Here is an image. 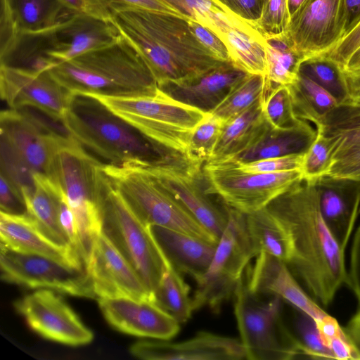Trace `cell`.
<instances>
[{
	"mask_svg": "<svg viewBox=\"0 0 360 360\" xmlns=\"http://www.w3.org/2000/svg\"><path fill=\"white\" fill-rule=\"evenodd\" d=\"M110 21L138 50L158 86L201 75L224 62L195 37L184 16L126 8L115 11Z\"/></svg>",
	"mask_w": 360,
	"mask_h": 360,
	"instance_id": "7a4b0ae2",
	"label": "cell"
},
{
	"mask_svg": "<svg viewBox=\"0 0 360 360\" xmlns=\"http://www.w3.org/2000/svg\"><path fill=\"white\" fill-rule=\"evenodd\" d=\"M299 72L306 75L332 94L339 102L347 98V91L342 69L323 55L304 59Z\"/></svg>",
	"mask_w": 360,
	"mask_h": 360,
	"instance_id": "ab89813d",
	"label": "cell"
},
{
	"mask_svg": "<svg viewBox=\"0 0 360 360\" xmlns=\"http://www.w3.org/2000/svg\"><path fill=\"white\" fill-rule=\"evenodd\" d=\"M0 267L1 279L11 283L96 299L86 268L72 267L47 257L15 251L1 243Z\"/></svg>",
	"mask_w": 360,
	"mask_h": 360,
	"instance_id": "4fadbf2b",
	"label": "cell"
},
{
	"mask_svg": "<svg viewBox=\"0 0 360 360\" xmlns=\"http://www.w3.org/2000/svg\"><path fill=\"white\" fill-rule=\"evenodd\" d=\"M343 328L360 358V302L357 311Z\"/></svg>",
	"mask_w": 360,
	"mask_h": 360,
	"instance_id": "91938a15",
	"label": "cell"
},
{
	"mask_svg": "<svg viewBox=\"0 0 360 360\" xmlns=\"http://www.w3.org/2000/svg\"><path fill=\"white\" fill-rule=\"evenodd\" d=\"M360 47V21L336 45L323 56L337 63L342 69L352 54Z\"/></svg>",
	"mask_w": 360,
	"mask_h": 360,
	"instance_id": "f907efd6",
	"label": "cell"
},
{
	"mask_svg": "<svg viewBox=\"0 0 360 360\" xmlns=\"http://www.w3.org/2000/svg\"><path fill=\"white\" fill-rule=\"evenodd\" d=\"M347 285L360 302V225L353 236Z\"/></svg>",
	"mask_w": 360,
	"mask_h": 360,
	"instance_id": "11a10c76",
	"label": "cell"
},
{
	"mask_svg": "<svg viewBox=\"0 0 360 360\" xmlns=\"http://www.w3.org/2000/svg\"><path fill=\"white\" fill-rule=\"evenodd\" d=\"M1 46L18 34L49 30L73 14L60 0H1Z\"/></svg>",
	"mask_w": 360,
	"mask_h": 360,
	"instance_id": "484cf974",
	"label": "cell"
},
{
	"mask_svg": "<svg viewBox=\"0 0 360 360\" xmlns=\"http://www.w3.org/2000/svg\"><path fill=\"white\" fill-rule=\"evenodd\" d=\"M359 21L360 0H343L342 37L347 35Z\"/></svg>",
	"mask_w": 360,
	"mask_h": 360,
	"instance_id": "6f0895ef",
	"label": "cell"
},
{
	"mask_svg": "<svg viewBox=\"0 0 360 360\" xmlns=\"http://www.w3.org/2000/svg\"><path fill=\"white\" fill-rule=\"evenodd\" d=\"M294 326L297 333L295 336L307 358L334 359L333 354L321 338L316 319L295 308Z\"/></svg>",
	"mask_w": 360,
	"mask_h": 360,
	"instance_id": "7bdbcfd3",
	"label": "cell"
},
{
	"mask_svg": "<svg viewBox=\"0 0 360 360\" xmlns=\"http://www.w3.org/2000/svg\"><path fill=\"white\" fill-rule=\"evenodd\" d=\"M190 290L181 274L170 264L152 292L151 300L179 323H185L194 311Z\"/></svg>",
	"mask_w": 360,
	"mask_h": 360,
	"instance_id": "8d00e7d4",
	"label": "cell"
},
{
	"mask_svg": "<svg viewBox=\"0 0 360 360\" xmlns=\"http://www.w3.org/2000/svg\"><path fill=\"white\" fill-rule=\"evenodd\" d=\"M290 20L288 0H264L255 27L264 38L279 35L285 33Z\"/></svg>",
	"mask_w": 360,
	"mask_h": 360,
	"instance_id": "bcb514c9",
	"label": "cell"
},
{
	"mask_svg": "<svg viewBox=\"0 0 360 360\" xmlns=\"http://www.w3.org/2000/svg\"><path fill=\"white\" fill-rule=\"evenodd\" d=\"M151 233L171 265L195 281L208 269L218 242L206 240L167 228L150 226Z\"/></svg>",
	"mask_w": 360,
	"mask_h": 360,
	"instance_id": "4316f807",
	"label": "cell"
},
{
	"mask_svg": "<svg viewBox=\"0 0 360 360\" xmlns=\"http://www.w3.org/2000/svg\"><path fill=\"white\" fill-rule=\"evenodd\" d=\"M58 214L59 221L63 232L67 236L73 249L82 258L81 243L75 217L68 202L66 197L62 191L59 200Z\"/></svg>",
	"mask_w": 360,
	"mask_h": 360,
	"instance_id": "f5cc1de1",
	"label": "cell"
},
{
	"mask_svg": "<svg viewBox=\"0 0 360 360\" xmlns=\"http://www.w3.org/2000/svg\"><path fill=\"white\" fill-rule=\"evenodd\" d=\"M0 236L1 243L13 250L47 257L72 267L86 268L74 249L51 240L27 213L0 212Z\"/></svg>",
	"mask_w": 360,
	"mask_h": 360,
	"instance_id": "d4e9b609",
	"label": "cell"
},
{
	"mask_svg": "<svg viewBox=\"0 0 360 360\" xmlns=\"http://www.w3.org/2000/svg\"><path fill=\"white\" fill-rule=\"evenodd\" d=\"M103 171L136 216L146 226H158L206 240L218 239L144 167L103 165Z\"/></svg>",
	"mask_w": 360,
	"mask_h": 360,
	"instance_id": "ba28073f",
	"label": "cell"
},
{
	"mask_svg": "<svg viewBox=\"0 0 360 360\" xmlns=\"http://www.w3.org/2000/svg\"><path fill=\"white\" fill-rule=\"evenodd\" d=\"M248 75L231 60H227L201 75L166 82L158 88L174 100L210 114Z\"/></svg>",
	"mask_w": 360,
	"mask_h": 360,
	"instance_id": "44dd1931",
	"label": "cell"
},
{
	"mask_svg": "<svg viewBox=\"0 0 360 360\" xmlns=\"http://www.w3.org/2000/svg\"><path fill=\"white\" fill-rule=\"evenodd\" d=\"M316 129L307 121L299 126L281 129L269 123L259 137L244 152L229 162H247L257 160L304 154L316 136Z\"/></svg>",
	"mask_w": 360,
	"mask_h": 360,
	"instance_id": "f1b7e54d",
	"label": "cell"
},
{
	"mask_svg": "<svg viewBox=\"0 0 360 360\" xmlns=\"http://www.w3.org/2000/svg\"><path fill=\"white\" fill-rule=\"evenodd\" d=\"M261 104L266 121L274 128L292 129L304 121L295 116L289 89L285 85L274 89Z\"/></svg>",
	"mask_w": 360,
	"mask_h": 360,
	"instance_id": "b9f144b4",
	"label": "cell"
},
{
	"mask_svg": "<svg viewBox=\"0 0 360 360\" xmlns=\"http://www.w3.org/2000/svg\"><path fill=\"white\" fill-rule=\"evenodd\" d=\"M342 70L347 91L345 101L360 105V70Z\"/></svg>",
	"mask_w": 360,
	"mask_h": 360,
	"instance_id": "680465c9",
	"label": "cell"
},
{
	"mask_svg": "<svg viewBox=\"0 0 360 360\" xmlns=\"http://www.w3.org/2000/svg\"><path fill=\"white\" fill-rule=\"evenodd\" d=\"M60 122L71 138L104 164H156L181 155L155 145L90 94L74 93Z\"/></svg>",
	"mask_w": 360,
	"mask_h": 360,
	"instance_id": "3957f363",
	"label": "cell"
},
{
	"mask_svg": "<svg viewBox=\"0 0 360 360\" xmlns=\"http://www.w3.org/2000/svg\"><path fill=\"white\" fill-rule=\"evenodd\" d=\"M15 310L45 339L69 346L90 343L94 333L65 300L52 290L39 289L16 300Z\"/></svg>",
	"mask_w": 360,
	"mask_h": 360,
	"instance_id": "9a60e30c",
	"label": "cell"
},
{
	"mask_svg": "<svg viewBox=\"0 0 360 360\" xmlns=\"http://www.w3.org/2000/svg\"><path fill=\"white\" fill-rule=\"evenodd\" d=\"M224 43L231 60L248 74L265 75L266 49L264 37L252 25L243 23L231 27Z\"/></svg>",
	"mask_w": 360,
	"mask_h": 360,
	"instance_id": "836d02e7",
	"label": "cell"
},
{
	"mask_svg": "<svg viewBox=\"0 0 360 360\" xmlns=\"http://www.w3.org/2000/svg\"><path fill=\"white\" fill-rule=\"evenodd\" d=\"M98 302L108 323L122 333L169 340L180 330V323L150 300L111 297Z\"/></svg>",
	"mask_w": 360,
	"mask_h": 360,
	"instance_id": "d6986e66",
	"label": "cell"
},
{
	"mask_svg": "<svg viewBox=\"0 0 360 360\" xmlns=\"http://www.w3.org/2000/svg\"><path fill=\"white\" fill-rule=\"evenodd\" d=\"M202 172L208 194L217 195L224 204L245 214L266 207L302 179L301 169L254 173L231 162L205 163Z\"/></svg>",
	"mask_w": 360,
	"mask_h": 360,
	"instance_id": "7c38bea8",
	"label": "cell"
},
{
	"mask_svg": "<svg viewBox=\"0 0 360 360\" xmlns=\"http://www.w3.org/2000/svg\"><path fill=\"white\" fill-rule=\"evenodd\" d=\"M71 93L126 97L153 96L158 83L138 50L121 34L114 43L49 70Z\"/></svg>",
	"mask_w": 360,
	"mask_h": 360,
	"instance_id": "277c9868",
	"label": "cell"
},
{
	"mask_svg": "<svg viewBox=\"0 0 360 360\" xmlns=\"http://www.w3.org/2000/svg\"><path fill=\"white\" fill-rule=\"evenodd\" d=\"M316 130L330 140L333 162L344 152L360 146V105L339 103L327 115L322 128Z\"/></svg>",
	"mask_w": 360,
	"mask_h": 360,
	"instance_id": "d590c367",
	"label": "cell"
},
{
	"mask_svg": "<svg viewBox=\"0 0 360 360\" xmlns=\"http://www.w3.org/2000/svg\"><path fill=\"white\" fill-rule=\"evenodd\" d=\"M245 274L249 288L257 294L276 295L316 320L328 314L304 292L287 264L274 256L260 253L254 265H248Z\"/></svg>",
	"mask_w": 360,
	"mask_h": 360,
	"instance_id": "603a6c76",
	"label": "cell"
},
{
	"mask_svg": "<svg viewBox=\"0 0 360 360\" xmlns=\"http://www.w3.org/2000/svg\"><path fill=\"white\" fill-rule=\"evenodd\" d=\"M326 175L360 183V146L351 148L335 158Z\"/></svg>",
	"mask_w": 360,
	"mask_h": 360,
	"instance_id": "c3c4849f",
	"label": "cell"
},
{
	"mask_svg": "<svg viewBox=\"0 0 360 360\" xmlns=\"http://www.w3.org/2000/svg\"><path fill=\"white\" fill-rule=\"evenodd\" d=\"M359 213H360V209H359Z\"/></svg>",
	"mask_w": 360,
	"mask_h": 360,
	"instance_id": "e7e4bbea",
	"label": "cell"
},
{
	"mask_svg": "<svg viewBox=\"0 0 360 360\" xmlns=\"http://www.w3.org/2000/svg\"><path fill=\"white\" fill-rule=\"evenodd\" d=\"M295 116L322 128L327 115L338 104L328 91L298 72L296 79L287 85Z\"/></svg>",
	"mask_w": 360,
	"mask_h": 360,
	"instance_id": "d6a6232c",
	"label": "cell"
},
{
	"mask_svg": "<svg viewBox=\"0 0 360 360\" xmlns=\"http://www.w3.org/2000/svg\"><path fill=\"white\" fill-rule=\"evenodd\" d=\"M322 217L333 237L345 250L360 209V183L327 175L315 181Z\"/></svg>",
	"mask_w": 360,
	"mask_h": 360,
	"instance_id": "cb8c5ba5",
	"label": "cell"
},
{
	"mask_svg": "<svg viewBox=\"0 0 360 360\" xmlns=\"http://www.w3.org/2000/svg\"><path fill=\"white\" fill-rule=\"evenodd\" d=\"M1 176L23 197L34 188V176H46L53 159L69 138L22 109L0 114Z\"/></svg>",
	"mask_w": 360,
	"mask_h": 360,
	"instance_id": "5b68a950",
	"label": "cell"
},
{
	"mask_svg": "<svg viewBox=\"0 0 360 360\" xmlns=\"http://www.w3.org/2000/svg\"><path fill=\"white\" fill-rule=\"evenodd\" d=\"M130 353L145 360H242L245 349L240 340L207 331H199L181 342L140 340L133 344Z\"/></svg>",
	"mask_w": 360,
	"mask_h": 360,
	"instance_id": "ffe728a7",
	"label": "cell"
},
{
	"mask_svg": "<svg viewBox=\"0 0 360 360\" xmlns=\"http://www.w3.org/2000/svg\"><path fill=\"white\" fill-rule=\"evenodd\" d=\"M0 51V66L41 72L58 65L51 56L50 29L18 34L1 46Z\"/></svg>",
	"mask_w": 360,
	"mask_h": 360,
	"instance_id": "f546056e",
	"label": "cell"
},
{
	"mask_svg": "<svg viewBox=\"0 0 360 360\" xmlns=\"http://www.w3.org/2000/svg\"><path fill=\"white\" fill-rule=\"evenodd\" d=\"M343 0H306L290 17L285 34L304 58L323 55L342 37Z\"/></svg>",
	"mask_w": 360,
	"mask_h": 360,
	"instance_id": "e0dca14e",
	"label": "cell"
},
{
	"mask_svg": "<svg viewBox=\"0 0 360 360\" xmlns=\"http://www.w3.org/2000/svg\"><path fill=\"white\" fill-rule=\"evenodd\" d=\"M266 71L261 96L262 103L271 91L281 85H289L297 78L304 60L293 48L285 33L265 37Z\"/></svg>",
	"mask_w": 360,
	"mask_h": 360,
	"instance_id": "1f68e13d",
	"label": "cell"
},
{
	"mask_svg": "<svg viewBox=\"0 0 360 360\" xmlns=\"http://www.w3.org/2000/svg\"><path fill=\"white\" fill-rule=\"evenodd\" d=\"M60 188L46 176H34V188L24 200L27 214L34 219L40 231L56 243L71 248L59 221Z\"/></svg>",
	"mask_w": 360,
	"mask_h": 360,
	"instance_id": "4dcf8cb0",
	"label": "cell"
},
{
	"mask_svg": "<svg viewBox=\"0 0 360 360\" xmlns=\"http://www.w3.org/2000/svg\"><path fill=\"white\" fill-rule=\"evenodd\" d=\"M267 125L260 99L245 111L223 123L214 151L205 163L232 160L248 149Z\"/></svg>",
	"mask_w": 360,
	"mask_h": 360,
	"instance_id": "83f0119b",
	"label": "cell"
},
{
	"mask_svg": "<svg viewBox=\"0 0 360 360\" xmlns=\"http://www.w3.org/2000/svg\"><path fill=\"white\" fill-rule=\"evenodd\" d=\"M303 158L304 154H295L247 162H233L240 169L248 172L275 173L301 169Z\"/></svg>",
	"mask_w": 360,
	"mask_h": 360,
	"instance_id": "7dc6e473",
	"label": "cell"
},
{
	"mask_svg": "<svg viewBox=\"0 0 360 360\" xmlns=\"http://www.w3.org/2000/svg\"><path fill=\"white\" fill-rule=\"evenodd\" d=\"M82 1L84 13L106 20L112 19L115 11L126 8H141L181 15L159 0H82Z\"/></svg>",
	"mask_w": 360,
	"mask_h": 360,
	"instance_id": "f6af8a7d",
	"label": "cell"
},
{
	"mask_svg": "<svg viewBox=\"0 0 360 360\" xmlns=\"http://www.w3.org/2000/svg\"><path fill=\"white\" fill-rule=\"evenodd\" d=\"M0 94L9 108H35L60 122L73 94L59 84L49 70L0 66Z\"/></svg>",
	"mask_w": 360,
	"mask_h": 360,
	"instance_id": "2e32d148",
	"label": "cell"
},
{
	"mask_svg": "<svg viewBox=\"0 0 360 360\" xmlns=\"http://www.w3.org/2000/svg\"><path fill=\"white\" fill-rule=\"evenodd\" d=\"M264 300L248 286L245 273L233 299L240 340L248 360H290L307 358L296 336L282 320V298Z\"/></svg>",
	"mask_w": 360,
	"mask_h": 360,
	"instance_id": "52a82bcc",
	"label": "cell"
},
{
	"mask_svg": "<svg viewBox=\"0 0 360 360\" xmlns=\"http://www.w3.org/2000/svg\"><path fill=\"white\" fill-rule=\"evenodd\" d=\"M86 269L97 300L131 297L151 300L143 281L102 231L94 241Z\"/></svg>",
	"mask_w": 360,
	"mask_h": 360,
	"instance_id": "ac0fdd59",
	"label": "cell"
},
{
	"mask_svg": "<svg viewBox=\"0 0 360 360\" xmlns=\"http://www.w3.org/2000/svg\"><path fill=\"white\" fill-rule=\"evenodd\" d=\"M188 20L198 22L223 41L233 27L245 22L225 11L214 0H159Z\"/></svg>",
	"mask_w": 360,
	"mask_h": 360,
	"instance_id": "74e56055",
	"label": "cell"
},
{
	"mask_svg": "<svg viewBox=\"0 0 360 360\" xmlns=\"http://www.w3.org/2000/svg\"><path fill=\"white\" fill-rule=\"evenodd\" d=\"M103 165L70 136L56 153L46 175L63 192L73 212L86 267L94 241L101 233Z\"/></svg>",
	"mask_w": 360,
	"mask_h": 360,
	"instance_id": "8992f818",
	"label": "cell"
},
{
	"mask_svg": "<svg viewBox=\"0 0 360 360\" xmlns=\"http://www.w3.org/2000/svg\"><path fill=\"white\" fill-rule=\"evenodd\" d=\"M0 208L1 212L8 214H23L27 213L22 196L1 175Z\"/></svg>",
	"mask_w": 360,
	"mask_h": 360,
	"instance_id": "db71d44e",
	"label": "cell"
},
{
	"mask_svg": "<svg viewBox=\"0 0 360 360\" xmlns=\"http://www.w3.org/2000/svg\"><path fill=\"white\" fill-rule=\"evenodd\" d=\"M90 95L134 127L155 145L185 156L193 131L207 115L174 100L159 88L153 96Z\"/></svg>",
	"mask_w": 360,
	"mask_h": 360,
	"instance_id": "9c48e42d",
	"label": "cell"
},
{
	"mask_svg": "<svg viewBox=\"0 0 360 360\" xmlns=\"http://www.w3.org/2000/svg\"><path fill=\"white\" fill-rule=\"evenodd\" d=\"M222 125L217 117L210 113L196 126L190 136L186 153L191 162L202 165L208 161L218 141Z\"/></svg>",
	"mask_w": 360,
	"mask_h": 360,
	"instance_id": "60d3db41",
	"label": "cell"
},
{
	"mask_svg": "<svg viewBox=\"0 0 360 360\" xmlns=\"http://www.w3.org/2000/svg\"><path fill=\"white\" fill-rule=\"evenodd\" d=\"M191 32L195 37L219 59L231 60L229 49L226 44L212 30L196 21L188 20Z\"/></svg>",
	"mask_w": 360,
	"mask_h": 360,
	"instance_id": "816d5d0a",
	"label": "cell"
},
{
	"mask_svg": "<svg viewBox=\"0 0 360 360\" xmlns=\"http://www.w3.org/2000/svg\"><path fill=\"white\" fill-rule=\"evenodd\" d=\"M306 0H288V7L290 17L301 7Z\"/></svg>",
	"mask_w": 360,
	"mask_h": 360,
	"instance_id": "be15d7a7",
	"label": "cell"
},
{
	"mask_svg": "<svg viewBox=\"0 0 360 360\" xmlns=\"http://www.w3.org/2000/svg\"><path fill=\"white\" fill-rule=\"evenodd\" d=\"M304 154L301 172L302 179L315 181L326 175L333 163V146L330 140L321 131Z\"/></svg>",
	"mask_w": 360,
	"mask_h": 360,
	"instance_id": "ee69618b",
	"label": "cell"
},
{
	"mask_svg": "<svg viewBox=\"0 0 360 360\" xmlns=\"http://www.w3.org/2000/svg\"><path fill=\"white\" fill-rule=\"evenodd\" d=\"M264 75L248 74L212 112L222 123L240 115L261 99Z\"/></svg>",
	"mask_w": 360,
	"mask_h": 360,
	"instance_id": "f35d334b",
	"label": "cell"
},
{
	"mask_svg": "<svg viewBox=\"0 0 360 360\" xmlns=\"http://www.w3.org/2000/svg\"><path fill=\"white\" fill-rule=\"evenodd\" d=\"M228 207V206H227ZM229 221L219 238L212 260L196 282L193 311L205 307L214 313L233 297L237 283L255 254L245 224V214L228 207Z\"/></svg>",
	"mask_w": 360,
	"mask_h": 360,
	"instance_id": "8fae6325",
	"label": "cell"
},
{
	"mask_svg": "<svg viewBox=\"0 0 360 360\" xmlns=\"http://www.w3.org/2000/svg\"><path fill=\"white\" fill-rule=\"evenodd\" d=\"M326 345L330 350L334 359H358L359 356L349 338L346 335L344 328L337 335L326 342Z\"/></svg>",
	"mask_w": 360,
	"mask_h": 360,
	"instance_id": "9f6ffc18",
	"label": "cell"
},
{
	"mask_svg": "<svg viewBox=\"0 0 360 360\" xmlns=\"http://www.w3.org/2000/svg\"><path fill=\"white\" fill-rule=\"evenodd\" d=\"M266 208L288 236L289 269L316 302L328 307L340 287L347 283L348 272L345 250L322 217L314 181L299 180Z\"/></svg>",
	"mask_w": 360,
	"mask_h": 360,
	"instance_id": "6da1fadb",
	"label": "cell"
},
{
	"mask_svg": "<svg viewBox=\"0 0 360 360\" xmlns=\"http://www.w3.org/2000/svg\"><path fill=\"white\" fill-rule=\"evenodd\" d=\"M63 6L70 12L81 13L84 11V4L82 0H60Z\"/></svg>",
	"mask_w": 360,
	"mask_h": 360,
	"instance_id": "6125c7cd",
	"label": "cell"
},
{
	"mask_svg": "<svg viewBox=\"0 0 360 360\" xmlns=\"http://www.w3.org/2000/svg\"><path fill=\"white\" fill-rule=\"evenodd\" d=\"M194 216L218 240L229 221L227 205L212 200L202 186L201 165L186 156L156 164L140 165Z\"/></svg>",
	"mask_w": 360,
	"mask_h": 360,
	"instance_id": "5bb4252c",
	"label": "cell"
},
{
	"mask_svg": "<svg viewBox=\"0 0 360 360\" xmlns=\"http://www.w3.org/2000/svg\"><path fill=\"white\" fill-rule=\"evenodd\" d=\"M245 224L256 257L265 252L288 263L291 257L288 236L266 207L245 214Z\"/></svg>",
	"mask_w": 360,
	"mask_h": 360,
	"instance_id": "e575fe53",
	"label": "cell"
},
{
	"mask_svg": "<svg viewBox=\"0 0 360 360\" xmlns=\"http://www.w3.org/2000/svg\"><path fill=\"white\" fill-rule=\"evenodd\" d=\"M50 33L51 56L58 64L108 46L121 36L112 21L84 12L72 14L51 28Z\"/></svg>",
	"mask_w": 360,
	"mask_h": 360,
	"instance_id": "7402d4cb",
	"label": "cell"
},
{
	"mask_svg": "<svg viewBox=\"0 0 360 360\" xmlns=\"http://www.w3.org/2000/svg\"><path fill=\"white\" fill-rule=\"evenodd\" d=\"M342 70L349 71L360 70V47L352 54Z\"/></svg>",
	"mask_w": 360,
	"mask_h": 360,
	"instance_id": "94428289",
	"label": "cell"
},
{
	"mask_svg": "<svg viewBox=\"0 0 360 360\" xmlns=\"http://www.w3.org/2000/svg\"><path fill=\"white\" fill-rule=\"evenodd\" d=\"M231 15L255 27L264 0H214Z\"/></svg>",
	"mask_w": 360,
	"mask_h": 360,
	"instance_id": "681fc988",
	"label": "cell"
},
{
	"mask_svg": "<svg viewBox=\"0 0 360 360\" xmlns=\"http://www.w3.org/2000/svg\"><path fill=\"white\" fill-rule=\"evenodd\" d=\"M101 231L132 266L150 295L170 263L145 225L105 176Z\"/></svg>",
	"mask_w": 360,
	"mask_h": 360,
	"instance_id": "30bf717a",
	"label": "cell"
}]
</instances>
